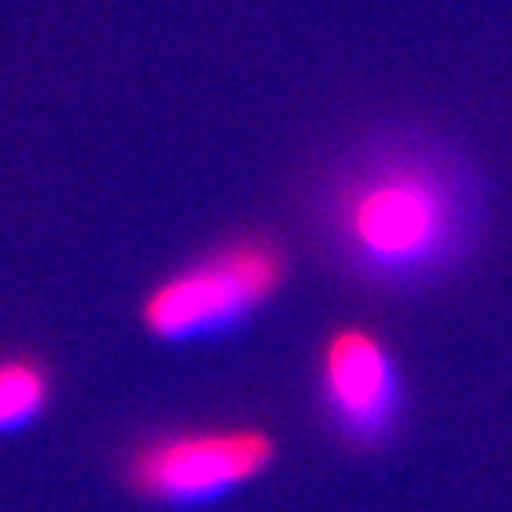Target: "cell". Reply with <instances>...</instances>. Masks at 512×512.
<instances>
[{
  "mask_svg": "<svg viewBox=\"0 0 512 512\" xmlns=\"http://www.w3.org/2000/svg\"><path fill=\"white\" fill-rule=\"evenodd\" d=\"M317 232L349 278L384 292H420L452 278L484 228V189L445 139L384 132L320 178Z\"/></svg>",
  "mask_w": 512,
  "mask_h": 512,
  "instance_id": "cell-1",
  "label": "cell"
},
{
  "mask_svg": "<svg viewBox=\"0 0 512 512\" xmlns=\"http://www.w3.org/2000/svg\"><path fill=\"white\" fill-rule=\"evenodd\" d=\"M288 278V256L267 235H239L168 274L143 299V328L160 342H196L235 331L264 310Z\"/></svg>",
  "mask_w": 512,
  "mask_h": 512,
  "instance_id": "cell-2",
  "label": "cell"
},
{
  "mask_svg": "<svg viewBox=\"0 0 512 512\" xmlns=\"http://www.w3.org/2000/svg\"><path fill=\"white\" fill-rule=\"evenodd\" d=\"M274 459L278 445L264 427H203L139 441L121 473L128 488L146 502L192 509L253 484L271 470Z\"/></svg>",
  "mask_w": 512,
  "mask_h": 512,
  "instance_id": "cell-3",
  "label": "cell"
},
{
  "mask_svg": "<svg viewBox=\"0 0 512 512\" xmlns=\"http://www.w3.org/2000/svg\"><path fill=\"white\" fill-rule=\"evenodd\" d=\"M317 399L338 445L363 456L381 452L406 413V381L395 352L370 328L331 331L320 349Z\"/></svg>",
  "mask_w": 512,
  "mask_h": 512,
  "instance_id": "cell-4",
  "label": "cell"
},
{
  "mask_svg": "<svg viewBox=\"0 0 512 512\" xmlns=\"http://www.w3.org/2000/svg\"><path fill=\"white\" fill-rule=\"evenodd\" d=\"M50 374L29 356L0 360V434H18L32 427L50 406Z\"/></svg>",
  "mask_w": 512,
  "mask_h": 512,
  "instance_id": "cell-5",
  "label": "cell"
}]
</instances>
